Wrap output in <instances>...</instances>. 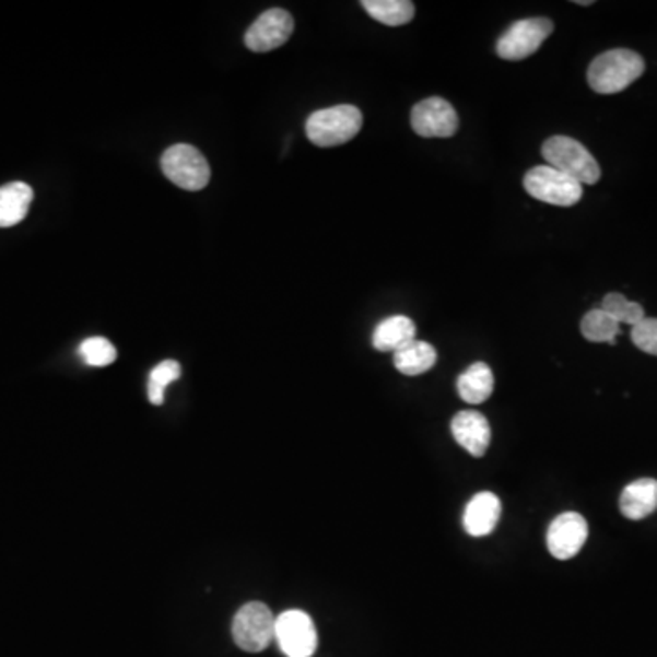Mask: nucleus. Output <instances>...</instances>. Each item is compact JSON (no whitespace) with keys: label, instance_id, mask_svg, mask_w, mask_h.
<instances>
[{"label":"nucleus","instance_id":"nucleus-12","mask_svg":"<svg viewBox=\"0 0 657 657\" xmlns=\"http://www.w3.org/2000/svg\"><path fill=\"white\" fill-rule=\"evenodd\" d=\"M451 433L457 443L473 455L484 457L492 443V427L486 417L477 411H460L451 420Z\"/></svg>","mask_w":657,"mask_h":657},{"label":"nucleus","instance_id":"nucleus-25","mask_svg":"<svg viewBox=\"0 0 657 657\" xmlns=\"http://www.w3.org/2000/svg\"><path fill=\"white\" fill-rule=\"evenodd\" d=\"M577 4H580V7H590L591 2L590 0H579Z\"/></svg>","mask_w":657,"mask_h":657},{"label":"nucleus","instance_id":"nucleus-9","mask_svg":"<svg viewBox=\"0 0 657 657\" xmlns=\"http://www.w3.org/2000/svg\"><path fill=\"white\" fill-rule=\"evenodd\" d=\"M294 32V21L291 13L282 8H272L261 13L245 34V45L256 54L277 50L285 45Z\"/></svg>","mask_w":657,"mask_h":657},{"label":"nucleus","instance_id":"nucleus-16","mask_svg":"<svg viewBox=\"0 0 657 657\" xmlns=\"http://www.w3.org/2000/svg\"><path fill=\"white\" fill-rule=\"evenodd\" d=\"M414 335H417V327L411 318L402 315L389 316L376 326L373 332V348L382 353H397L408 343L413 342Z\"/></svg>","mask_w":657,"mask_h":657},{"label":"nucleus","instance_id":"nucleus-4","mask_svg":"<svg viewBox=\"0 0 657 657\" xmlns=\"http://www.w3.org/2000/svg\"><path fill=\"white\" fill-rule=\"evenodd\" d=\"M277 618L263 602H247L234 615L233 637L242 650L258 654L274 641Z\"/></svg>","mask_w":657,"mask_h":657},{"label":"nucleus","instance_id":"nucleus-13","mask_svg":"<svg viewBox=\"0 0 657 657\" xmlns=\"http://www.w3.org/2000/svg\"><path fill=\"white\" fill-rule=\"evenodd\" d=\"M501 519V498L492 492L477 493L465 509V530L471 537H486Z\"/></svg>","mask_w":657,"mask_h":657},{"label":"nucleus","instance_id":"nucleus-20","mask_svg":"<svg viewBox=\"0 0 657 657\" xmlns=\"http://www.w3.org/2000/svg\"><path fill=\"white\" fill-rule=\"evenodd\" d=\"M580 335L594 343H615V338L621 335V324L613 320L612 316L599 309L586 313L585 318L580 320Z\"/></svg>","mask_w":657,"mask_h":657},{"label":"nucleus","instance_id":"nucleus-23","mask_svg":"<svg viewBox=\"0 0 657 657\" xmlns=\"http://www.w3.org/2000/svg\"><path fill=\"white\" fill-rule=\"evenodd\" d=\"M79 353L83 356L84 362L92 365V367H105V365L114 364L117 359V351L116 348H114V343H112L110 340L101 337L84 340V342L81 343V348H79Z\"/></svg>","mask_w":657,"mask_h":657},{"label":"nucleus","instance_id":"nucleus-6","mask_svg":"<svg viewBox=\"0 0 657 657\" xmlns=\"http://www.w3.org/2000/svg\"><path fill=\"white\" fill-rule=\"evenodd\" d=\"M161 168L168 179L185 190H201L210 181V166L192 144H174L161 157Z\"/></svg>","mask_w":657,"mask_h":657},{"label":"nucleus","instance_id":"nucleus-19","mask_svg":"<svg viewBox=\"0 0 657 657\" xmlns=\"http://www.w3.org/2000/svg\"><path fill=\"white\" fill-rule=\"evenodd\" d=\"M365 12L386 26H403L414 17V4L409 0H364Z\"/></svg>","mask_w":657,"mask_h":657},{"label":"nucleus","instance_id":"nucleus-2","mask_svg":"<svg viewBox=\"0 0 657 657\" xmlns=\"http://www.w3.org/2000/svg\"><path fill=\"white\" fill-rule=\"evenodd\" d=\"M362 122L364 117L356 106H331L310 114L305 122V132L310 143L321 149H329L351 141L360 132Z\"/></svg>","mask_w":657,"mask_h":657},{"label":"nucleus","instance_id":"nucleus-7","mask_svg":"<svg viewBox=\"0 0 657 657\" xmlns=\"http://www.w3.org/2000/svg\"><path fill=\"white\" fill-rule=\"evenodd\" d=\"M553 23L550 19H525L512 24L497 43V56L506 61H520L533 56L542 43L552 35Z\"/></svg>","mask_w":657,"mask_h":657},{"label":"nucleus","instance_id":"nucleus-17","mask_svg":"<svg viewBox=\"0 0 657 657\" xmlns=\"http://www.w3.org/2000/svg\"><path fill=\"white\" fill-rule=\"evenodd\" d=\"M493 387H495V378L490 365L484 362L470 365L457 380V391L468 403L486 402L488 398L492 397Z\"/></svg>","mask_w":657,"mask_h":657},{"label":"nucleus","instance_id":"nucleus-14","mask_svg":"<svg viewBox=\"0 0 657 657\" xmlns=\"http://www.w3.org/2000/svg\"><path fill=\"white\" fill-rule=\"evenodd\" d=\"M621 514L630 520H643L657 509L656 479H640L624 488L619 498Z\"/></svg>","mask_w":657,"mask_h":657},{"label":"nucleus","instance_id":"nucleus-8","mask_svg":"<svg viewBox=\"0 0 657 657\" xmlns=\"http://www.w3.org/2000/svg\"><path fill=\"white\" fill-rule=\"evenodd\" d=\"M274 640L288 657H313L318 646L315 623L309 613L302 610H288L278 615Z\"/></svg>","mask_w":657,"mask_h":657},{"label":"nucleus","instance_id":"nucleus-21","mask_svg":"<svg viewBox=\"0 0 657 657\" xmlns=\"http://www.w3.org/2000/svg\"><path fill=\"white\" fill-rule=\"evenodd\" d=\"M601 309L612 316L618 324H626V326H637L641 320H645V309L643 305L630 302L624 298L623 294L610 293L602 298Z\"/></svg>","mask_w":657,"mask_h":657},{"label":"nucleus","instance_id":"nucleus-5","mask_svg":"<svg viewBox=\"0 0 657 657\" xmlns=\"http://www.w3.org/2000/svg\"><path fill=\"white\" fill-rule=\"evenodd\" d=\"M525 190L531 198L555 207H572L583 198V185L550 165L533 166L525 176Z\"/></svg>","mask_w":657,"mask_h":657},{"label":"nucleus","instance_id":"nucleus-24","mask_svg":"<svg viewBox=\"0 0 657 657\" xmlns=\"http://www.w3.org/2000/svg\"><path fill=\"white\" fill-rule=\"evenodd\" d=\"M632 342L641 351L657 356V318H645L632 327Z\"/></svg>","mask_w":657,"mask_h":657},{"label":"nucleus","instance_id":"nucleus-18","mask_svg":"<svg viewBox=\"0 0 657 657\" xmlns=\"http://www.w3.org/2000/svg\"><path fill=\"white\" fill-rule=\"evenodd\" d=\"M392 364L402 375L419 376L433 369L436 364V351L431 343L413 340L392 356Z\"/></svg>","mask_w":657,"mask_h":657},{"label":"nucleus","instance_id":"nucleus-3","mask_svg":"<svg viewBox=\"0 0 657 657\" xmlns=\"http://www.w3.org/2000/svg\"><path fill=\"white\" fill-rule=\"evenodd\" d=\"M542 157L555 171L563 172L580 185H596L601 179V166L579 141L566 136H553L542 144Z\"/></svg>","mask_w":657,"mask_h":657},{"label":"nucleus","instance_id":"nucleus-15","mask_svg":"<svg viewBox=\"0 0 657 657\" xmlns=\"http://www.w3.org/2000/svg\"><path fill=\"white\" fill-rule=\"evenodd\" d=\"M34 190L28 183L13 181L0 187V228L15 227L28 215Z\"/></svg>","mask_w":657,"mask_h":657},{"label":"nucleus","instance_id":"nucleus-11","mask_svg":"<svg viewBox=\"0 0 657 657\" xmlns=\"http://www.w3.org/2000/svg\"><path fill=\"white\" fill-rule=\"evenodd\" d=\"M588 539V525L585 517L575 512L559 515L548 528L547 544L553 558L568 561L580 552Z\"/></svg>","mask_w":657,"mask_h":657},{"label":"nucleus","instance_id":"nucleus-22","mask_svg":"<svg viewBox=\"0 0 657 657\" xmlns=\"http://www.w3.org/2000/svg\"><path fill=\"white\" fill-rule=\"evenodd\" d=\"M181 376V365L176 360H165L160 365H155L150 373L149 398L154 406H161L165 398V389Z\"/></svg>","mask_w":657,"mask_h":657},{"label":"nucleus","instance_id":"nucleus-10","mask_svg":"<svg viewBox=\"0 0 657 657\" xmlns=\"http://www.w3.org/2000/svg\"><path fill=\"white\" fill-rule=\"evenodd\" d=\"M411 127L422 138H451L459 130V116L448 101L430 97L414 105Z\"/></svg>","mask_w":657,"mask_h":657},{"label":"nucleus","instance_id":"nucleus-1","mask_svg":"<svg viewBox=\"0 0 657 657\" xmlns=\"http://www.w3.org/2000/svg\"><path fill=\"white\" fill-rule=\"evenodd\" d=\"M645 72V61L632 50L605 51L588 68V84L597 94L612 95L629 89Z\"/></svg>","mask_w":657,"mask_h":657}]
</instances>
